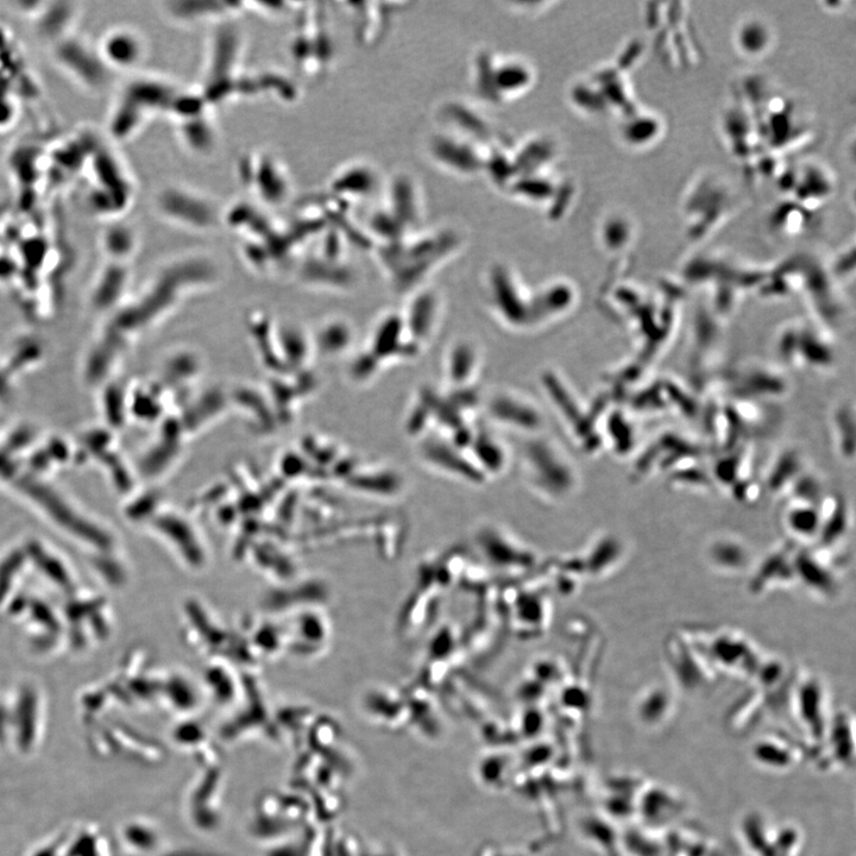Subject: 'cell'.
Listing matches in <instances>:
<instances>
[{
	"mask_svg": "<svg viewBox=\"0 0 856 856\" xmlns=\"http://www.w3.org/2000/svg\"><path fill=\"white\" fill-rule=\"evenodd\" d=\"M181 90L172 80L161 77H138L123 87L110 128L113 137L128 140L138 134L150 119L171 112Z\"/></svg>",
	"mask_w": 856,
	"mask_h": 856,
	"instance_id": "obj_1",
	"label": "cell"
},
{
	"mask_svg": "<svg viewBox=\"0 0 856 856\" xmlns=\"http://www.w3.org/2000/svg\"><path fill=\"white\" fill-rule=\"evenodd\" d=\"M156 207L163 218L190 230L209 231L220 219L216 201L188 186L163 188L157 197Z\"/></svg>",
	"mask_w": 856,
	"mask_h": 856,
	"instance_id": "obj_2",
	"label": "cell"
},
{
	"mask_svg": "<svg viewBox=\"0 0 856 856\" xmlns=\"http://www.w3.org/2000/svg\"><path fill=\"white\" fill-rule=\"evenodd\" d=\"M715 672L725 671L753 678L763 658L753 642L744 634L722 631L692 642Z\"/></svg>",
	"mask_w": 856,
	"mask_h": 856,
	"instance_id": "obj_3",
	"label": "cell"
},
{
	"mask_svg": "<svg viewBox=\"0 0 856 856\" xmlns=\"http://www.w3.org/2000/svg\"><path fill=\"white\" fill-rule=\"evenodd\" d=\"M792 704L799 725L811 739L823 741L832 720L828 719V696L820 679L813 675L799 678L793 685Z\"/></svg>",
	"mask_w": 856,
	"mask_h": 856,
	"instance_id": "obj_4",
	"label": "cell"
},
{
	"mask_svg": "<svg viewBox=\"0 0 856 856\" xmlns=\"http://www.w3.org/2000/svg\"><path fill=\"white\" fill-rule=\"evenodd\" d=\"M665 653L677 684L685 691L701 690L713 682L716 672L690 638L685 640L683 634L672 635L666 642Z\"/></svg>",
	"mask_w": 856,
	"mask_h": 856,
	"instance_id": "obj_5",
	"label": "cell"
},
{
	"mask_svg": "<svg viewBox=\"0 0 856 856\" xmlns=\"http://www.w3.org/2000/svg\"><path fill=\"white\" fill-rule=\"evenodd\" d=\"M249 157L257 166V172L251 171L245 174L260 175L258 178H248L247 181L256 200L267 207L285 203L292 190V182L289 180L286 167L276 157L263 154L262 151Z\"/></svg>",
	"mask_w": 856,
	"mask_h": 856,
	"instance_id": "obj_6",
	"label": "cell"
},
{
	"mask_svg": "<svg viewBox=\"0 0 856 856\" xmlns=\"http://www.w3.org/2000/svg\"><path fill=\"white\" fill-rule=\"evenodd\" d=\"M98 54L107 68L132 71L146 59L147 44L135 29L116 28L104 35Z\"/></svg>",
	"mask_w": 856,
	"mask_h": 856,
	"instance_id": "obj_7",
	"label": "cell"
},
{
	"mask_svg": "<svg viewBox=\"0 0 856 856\" xmlns=\"http://www.w3.org/2000/svg\"><path fill=\"white\" fill-rule=\"evenodd\" d=\"M795 569L798 583L813 593L829 597L836 594L839 588V578L833 570V563L829 555L823 550L814 552L809 550H796Z\"/></svg>",
	"mask_w": 856,
	"mask_h": 856,
	"instance_id": "obj_8",
	"label": "cell"
},
{
	"mask_svg": "<svg viewBox=\"0 0 856 856\" xmlns=\"http://www.w3.org/2000/svg\"><path fill=\"white\" fill-rule=\"evenodd\" d=\"M796 550L795 545H791L770 553L755 571L749 583V591L754 595H763L773 588L798 583L795 569Z\"/></svg>",
	"mask_w": 856,
	"mask_h": 856,
	"instance_id": "obj_9",
	"label": "cell"
},
{
	"mask_svg": "<svg viewBox=\"0 0 856 856\" xmlns=\"http://www.w3.org/2000/svg\"><path fill=\"white\" fill-rule=\"evenodd\" d=\"M675 709V697L664 685H654L645 690L638 700L637 714L642 726L658 728L664 726Z\"/></svg>",
	"mask_w": 856,
	"mask_h": 856,
	"instance_id": "obj_10",
	"label": "cell"
},
{
	"mask_svg": "<svg viewBox=\"0 0 856 856\" xmlns=\"http://www.w3.org/2000/svg\"><path fill=\"white\" fill-rule=\"evenodd\" d=\"M708 559L715 569L734 575L741 574L751 565L752 555L742 541L722 537L709 546Z\"/></svg>",
	"mask_w": 856,
	"mask_h": 856,
	"instance_id": "obj_11",
	"label": "cell"
},
{
	"mask_svg": "<svg viewBox=\"0 0 856 856\" xmlns=\"http://www.w3.org/2000/svg\"><path fill=\"white\" fill-rule=\"evenodd\" d=\"M784 528L793 538L817 540L821 532L822 512L815 503L805 501L793 503L783 516Z\"/></svg>",
	"mask_w": 856,
	"mask_h": 856,
	"instance_id": "obj_12",
	"label": "cell"
},
{
	"mask_svg": "<svg viewBox=\"0 0 856 856\" xmlns=\"http://www.w3.org/2000/svg\"><path fill=\"white\" fill-rule=\"evenodd\" d=\"M645 813L640 814L641 816H645L646 821L652 827V824L656 823L657 826L660 823L669 822L673 817L677 816L679 810L683 808L681 801L676 796L675 792L670 790H665L662 788H650L638 799L637 808L644 807H657ZM637 809V810H638Z\"/></svg>",
	"mask_w": 856,
	"mask_h": 856,
	"instance_id": "obj_13",
	"label": "cell"
},
{
	"mask_svg": "<svg viewBox=\"0 0 856 856\" xmlns=\"http://www.w3.org/2000/svg\"><path fill=\"white\" fill-rule=\"evenodd\" d=\"M772 42L771 30L764 22L749 20L741 23L736 33V46L747 56L763 55Z\"/></svg>",
	"mask_w": 856,
	"mask_h": 856,
	"instance_id": "obj_14",
	"label": "cell"
},
{
	"mask_svg": "<svg viewBox=\"0 0 856 856\" xmlns=\"http://www.w3.org/2000/svg\"><path fill=\"white\" fill-rule=\"evenodd\" d=\"M791 749L785 747L783 741L774 739L760 741L754 748V757L760 765L771 767V769H789L795 755Z\"/></svg>",
	"mask_w": 856,
	"mask_h": 856,
	"instance_id": "obj_15",
	"label": "cell"
}]
</instances>
